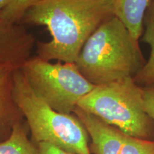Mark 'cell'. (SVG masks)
<instances>
[{"instance_id":"cell-13","label":"cell","mask_w":154,"mask_h":154,"mask_svg":"<svg viewBox=\"0 0 154 154\" xmlns=\"http://www.w3.org/2000/svg\"><path fill=\"white\" fill-rule=\"evenodd\" d=\"M119 154H154V140H146L126 135Z\"/></svg>"},{"instance_id":"cell-5","label":"cell","mask_w":154,"mask_h":154,"mask_svg":"<svg viewBox=\"0 0 154 154\" xmlns=\"http://www.w3.org/2000/svg\"><path fill=\"white\" fill-rule=\"evenodd\" d=\"M34 92L58 112L71 114L79 101L95 86L81 74L75 63H52L29 58L19 67Z\"/></svg>"},{"instance_id":"cell-4","label":"cell","mask_w":154,"mask_h":154,"mask_svg":"<svg viewBox=\"0 0 154 154\" xmlns=\"http://www.w3.org/2000/svg\"><path fill=\"white\" fill-rule=\"evenodd\" d=\"M77 107L128 136L154 140V121L143 109L142 86L133 78L95 86Z\"/></svg>"},{"instance_id":"cell-10","label":"cell","mask_w":154,"mask_h":154,"mask_svg":"<svg viewBox=\"0 0 154 154\" xmlns=\"http://www.w3.org/2000/svg\"><path fill=\"white\" fill-rule=\"evenodd\" d=\"M142 41L151 47L148 61L135 75L133 79L138 85L147 86L154 84V0H152L144 17V29Z\"/></svg>"},{"instance_id":"cell-3","label":"cell","mask_w":154,"mask_h":154,"mask_svg":"<svg viewBox=\"0 0 154 154\" xmlns=\"http://www.w3.org/2000/svg\"><path fill=\"white\" fill-rule=\"evenodd\" d=\"M13 96L26 119L32 142L52 143L74 154H91L88 134L79 119L74 113L53 109L34 92L19 67L13 75Z\"/></svg>"},{"instance_id":"cell-6","label":"cell","mask_w":154,"mask_h":154,"mask_svg":"<svg viewBox=\"0 0 154 154\" xmlns=\"http://www.w3.org/2000/svg\"><path fill=\"white\" fill-rule=\"evenodd\" d=\"M73 113L91 137V154H119L126 134L77 106Z\"/></svg>"},{"instance_id":"cell-8","label":"cell","mask_w":154,"mask_h":154,"mask_svg":"<svg viewBox=\"0 0 154 154\" xmlns=\"http://www.w3.org/2000/svg\"><path fill=\"white\" fill-rule=\"evenodd\" d=\"M19 67L0 63V142L8 138L14 124L22 116L13 96V75Z\"/></svg>"},{"instance_id":"cell-12","label":"cell","mask_w":154,"mask_h":154,"mask_svg":"<svg viewBox=\"0 0 154 154\" xmlns=\"http://www.w3.org/2000/svg\"><path fill=\"white\" fill-rule=\"evenodd\" d=\"M39 0H12L10 5L0 11V20L10 24H16L26 12Z\"/></svg>"},{"instance_id":"cell-14","label":"cell","mask_w":154,"mask_h":154,"mask_svg":"<svg viewBox=\"0 0 154 154\" xmlns=\"http://www.w3.org/2000/svg\"><path fill=\"white\" fill-rule=\"evenodd\" d=\"M142 96L144 110L154 121V84L142 86Z\"/></svg>"},{"instance_id":"cell-11","label":"cell","mask_w":154,"mask_h":154,"mask_svg":"<svg viewBox=\"0 0 154 154\" xmlns=\"http://www.w3.org/2000/svg\"><path fill=\"white\" fill-rule=\"evenodd\" d=\"M0 154H40L38 147L29 139L27 127L17 121L8 138L0 142Z\"/></svg>"},{"instance_id":"cell-15","label":"cell","mask_w":154,"mask_h":154,"mask_svg":"<svg viewBox=\"0 0 154 154\" xmlns=\"http://www.w3.org/2000/svg\"><path fill=\"white\" fill-rule=\"evenodd\" d=\"M40 154H74L58 147L54 144L42 142L37 144Z\"/></svg>"},{"instance_id":"cell-1","label":"cell","mask_w":154,"mask_h":154,"mask_svg":"<svg viewBox=\"0 0 154 154\" xmlns=\"http://www.w3.org/2000/svg\"><path fill=\"white\" fill-rule=\"evenodd\" d=\"M113 15L111 0H39L23 18L51 34L49 42L38 44V57L75 63L90 36Z\"/></svg>"},{"instance_id":"cell-16","label":"cell","mask_w":154,"mask_h":154,"mask_svg":"<svg viewBox=\"0 0 154 154\" xmlns=\"http://www.w3.org/2000/svg\"><path fill=\"white\" fill-rule=\"evenodd\" d=\"M12 0H0V11H2L7 6L10 5Z\"/></svg>"},{"instance_id":"cell-9","label":"cell","mask_w":154,"mask_h":154,"mask_svg":"<svg viewBox=\"0 0 154 154\" xmlns=\"http://www.w3.org/2000/svg\"><path fill=\"white\" fill-rule=\"evenodd\" d=\"M152 0H111L113 15L129 31L136 41L143 33L144 17Z\"/></svg>"},{"instance_id":"cell-7","label":"cell","mask_w":154,"mask_h":154,"mask_svg":"<svg viewBox=\"0 0 154 154\" xmlns=\"http://www.w3.org/2000/svg\"><path fill=\"white\" fill-rule=\"evenodd\" d=\"M34 38L16 24L0 20V63L21 66L29 59Z\"/></svg>"},{"instance_id":"cell-2","label":"cell","mask_w":154,"mask_h":154,"mask_svg":"<svg viewBox=\"0 0 154 154\" xmlns=\"http://www.w3.org/2000/svg\"><path fill=\"white\" fill-rule=\"evenodd\" d=\"M145 63L138 41L114 15L90 36L75 62L94 86L134 78Z\"/></svg>"}]
</instances>
